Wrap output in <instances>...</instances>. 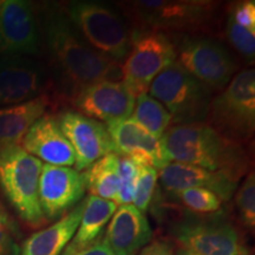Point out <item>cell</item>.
Masks as SVG:
<instances>
[{"label": "cell", "instance_id": "cell-13", "mask_svg": "<svg viewBox=\"0 0 255 255\" xmlns=\"http://www.w3.org/2000/svg\"><path fill=\"white\" fill-rule=\"evenodd\" d=\"M49 84L44 65L26 56H0V107L20 104L43 95Z\"/></svg>", "mask_w": 255, "mask_h": 255}, {"label": "cell", "instance_id": "cell-1", "mask_svg": "<svg viewBox=\"0 0 255 255\" xmlns=\"http://www.w3.org/2000/svg\"><path fill=\"white\" fill-rule=\"evenodd\" d=\"M43 28L51 63L70 97L81 88L94 83L122 79V65L89 45L63 8L49 6Z\"/></svg>", "mask_w": 255, "mask_h": 255}, {"label": "cell", "instance_id": "cell-17", "mask_svg": "<svg viewBox=\"0 0 255 255\" xmlns=\"http://www.w3.org/2000/svg\"><path fill=\"white\" fill-rule=\"evenodd\" d=\"M21 148L45 164L72 167L76 156L60 130L55 115L45 114L30 128L21 141Z\"/></svg>", "mask_w": 255, "mask_h": 255}, {"label": "cell", "instance_id": "cell-22", "mask_svg": "<svg viewBox=\"0 0 255 255\" xmlns=\"http://www.w3.org/2000/svg\"><path fill=\"white\" fill-rule=\"evenodd\" d=\"M82 218L72 240L64 250V253L78 255L103 237L105 226L116 212L117 205L113 201L96 196H88L83 201Z\"/></svg>", "mask_w": 255, "mask_h": 255}, {"label": "cell", "instance_id": "cell-36", "mask_svg": "<svg viewBox=\"0 0 255 255\" xmlns=\"http://www.w3.org/2000/svg\"><path fill=\"white\" fill-rule=\"evenodd\" d=\"M62 255H70V254H66V253H64V252H63V253H62Z\"/></svg>", "mask_w": 255, "mask_h": 255}, {"label": "cell", "instance_id": "cell-20", "mask_svg": "<svg viewBox=\"0 0 255 255\" xmlns=\"http://www.w3.org/2000/svg\"><path fill=\"white\" fill-rule=\"evenodd\" d=\"M83 207L81 202L53 225L30 235L20 246L19 255H62L77 231Z\"/></svg>", "mask_w": 255, "mask_h": 255}, {"label": "cell", "instance_id": "cell-2", "mask_svg": "<svg viewBox=\"0 0 255 255\" xmlns=\"http://www.w3.org/2000/svg\"><path fill=\"white\" fill-rule=\"evenodd\" d=\"M159 144L168 163L195 165L239 181L251 170V155L245 145L226 138L206 122L170 126Z\"/></svg>", "mask_w": 255, "mask_h": 255}, {"label": "cell", "instance_id": "cell-23", "mask_svg": "<svg viewBox=\"0 0 255 255\" xmlns=\"http://www.w3.org/2000/svg\"><path fill=\"white\" fill-rule=\"evenodd\" d=\"M120 157L117 152H110L85 169L83 174L87 190L90 191L91 196L116 202L120 182Z\"/></svg>", "mask_w": 255, "mask_h": 255}, {"label": "cell", "instance_id": "cell-5", "mask_svg": "<svg viewBox=\"0 0 255 255\" xmlns=\"http://www.w3.org/2000/svg\"><path fill=\"white\" fill-rule=\"evenodd\" d=\"M207 124L240 144H248L255 131V71L242 70L209 104Z\"/></svg>", "mask_w": 255, "mask_h": 255}, {"label": "cell", "instance_id": "cell-33", "mask_svg": "<svg viewBox=\"0 0 255 255\" xmlns=\"http://www.w3.org/2000/svg\"><path fill=\"white\" fill-rule=\"evenodd\" d=\"M78 255H115L114 252L108 246L104 235L96 244L92 245L85 251H83Z\"/></svg>", "mask_w": 255, "mask_h": 255}, {"label": "cell", "instance_id": "cell-9", "mask_svg": "<svg viewBox=\"0 0 255 255\" xmlns=\"http://www.w3.org/2000/svg\"><path fill=\"white\" fill-rule=\"evenodd\" d=\"M176 62L212 92L227 87L239 70L229 51L208 37L184 36L176 45Z\"/></svg>", "mask_w": 255, "mask_h": 255}, {"label": "cell", "instance_id": "cell-25", "mask_svg": "<svg viewBox=\"0 0 255 255\" xmlns=\"http://www.w3.org/2000/svg\"><path fill=\"white\" fill-rule=\"evenodd\" d=\"M137 176L135 182L132 206H135L143 214L150 208L157 187L158 171L151 165L136 161Z\"/></svg>", "mask_w": 255, "mask_h": 255}, {"label": "cell", "instance_id": "cell-4", "mask_svg": "<svg viewBox=\"0 0 255 255\" xmlns=\"http://www.w3.org/2000/svg\"><path fill=\"white\" fill-rule=\"evenodd\" d=\"M63 11L87 43L122 65L131 46L132 31L110 6L100 1H69Z\"/></svg>", "mask_w": 255, "mask_h": 255}, {"label": "cell", "instance_id": "cell-27", "mask_svg": "<svg viewBox=\"0 0 255 255\" xmlns=\"http://www.w3.org/2000/svg\"><path fill=\"white\" fill-rule=\"evenodd\" d=\"M235 206L239 218L245 227L253 231L255 227V176L254 171L247 174L244 182L235 191Z\"/></svg>", "mask_w": 255, "mask_h": 255}, {"label": "cell", "instance_id": "cell-19", "mask_svg": "<svg viewBox=\"0 0 255 255\" xmlns=\"http://www.w3.org/2000/svg\"><path fill=\"white\" fill-rule=\"evenodd\" d=\"M148 219L135 206H120L108 225L104 239L115 255H136L152 241Z\"/></svg>", "mask_w": 255, "mask_h": 255}, {"label": "cell", "instance_id": "cell-28", "mask_svg": "<svg viewBox=\"0 0 255 255\" xmlns=\"http://www.w3.org/2000/svg\"><path fill=\"white\" fill-rule=\"evenodd\" d=\"M225 31L226 37L234 50L248 63H253L255 58V33L238 25L229 14Z\"/></svg>", "mask_w": 255, "mask_h": 255}, {"label": "cell", "instance_id": "cell-21", "mask_svg": "<svg viewBox=\"0 0 255 255\" xmlns=\"http://www.w3.org/2000/svg\"><path fill=\"white\" fill-rule=\"evenodd\" d=\"M49 107V95L43 94L24 103L0 108V146L20 145L30 128Z\"/></svg>", "mask_w": 255, "mask_h": 255}, {"label": "cell", "instance_id": "cell-29", "mask_svg": "<svg viewBox=\"0 0 255 255\" xmlns=\"http://www.w3.org/2000/svg\"><path fill=\"white\" fill-rule=\"evenodd\" d=\"M121 156V155H120ZM137 176V165L135 159L121 156L119 169V191H117L116 205H131L135 193V182Z\"/></svg>", "mask_w": 255, "mask_h": 255}, {"label": "cell", "instance_id": "cell-8", "mask_svg": "<svg viewBox=\"0 0 255 255\" xmlns=\"http://www.w3.org/2000/svg\"><path fill=\"white\" fill-rule=\"evenodd\" d=\"M176 60V45L167 33L135 28L122 63V82L135 97L146 94L151 82Z\"/></svg>", "mask_w": 255, "mask_h": 255}, {"label": "cell", "instance_id": "cell-11", "mask_svg": "<svg viewBox=\"0 0 255 255\" xmlns=\"http://www.w3.org/2000/svg\"><path fill=\"white\" fill-rule=\"evenodd\" d=\"M56 119L75 152L76 170H85L103 156L116 152L104 123L75 110L62 111Z\"/></svg>", "mask_w": 255, "mask_h": 255}, {"label": "cell", "instance_id": "cell-34", "mask_svg": "<svg viewBox=\"0 0 255 255\" xmlns=\"http://www.w3.org/2000/svg\"><path fill=\"white\" fill-rule=\"evenodd\" d=\"M175 255H200V254L195 253V252H191L189 250H186V248L178 247L177 251L175 252Z\"/></svg>", "mask_w": 255, "mask_h": 255}, {"label": "cell", "instance_id": "cell-3", "mask_svg": "<svg viewBox=\"0 0 255 255\" xmlns=\"http://www.w3.org/2000/svg\"><path fill=\"white\" fill-rule=\"evenodd\" d=\"M41 168L43 162L21 145L0 146V188L19 219L32 229L47 222L38 196Z\"/></svg>", "mask_w": 255, "mask_h": 255}, {"label": "cell", "instance_id": "cell-10", "mask_svg": "<svg viewBox=\"0 0 255 255\" xmlns=\"http://www.w3.org/2000/svg\"><path fill=\"white\" fill-rule=\"evenodd\" d=\"M170 234L178 247L200 255H250L238 229L221 219L184 216L173 222Z\"/></svg>", "mask_w": 255, "mask_h": 255}, {"label": "cell", "instance_id": "cell-14", "mask_svg": "<svg viewBox=\"0 0 255 255\" xmlns=\"http://www.w3.org/2000/svg\"><path fill=\"white\" fill-rule=\"evenodd\" d=\"M71 102L77 113L108 123L129 119L136 97L122 81L98 82L76 91Z\"/></svg>", "mask_w": 255, "mask_h": 255}, {"label": "cell", "instance_id": "cell-15", "mask_svg": "<svg viewBox=\"0 0 255 255\" xmlns=\"http://www.w3.org/2000/svg\"><path fill=\"white\" fill-rule=\"evenodd\" d=\"M0 34L4 55L39 52L40 32L33 6L26 0H0Z\"/></svg>", "mask_w": 255, "mask_h": 255}, {"label": "cell", "instance_id": "cell-16", "mask_svg": "<svg viewBox=\"0 0 255 255\" xmlns=\"http://www.w3.org/2000/svg\"><path fill=\"white\" fill-rule=\"evenodd\" d=\"M158 180L169 194L177 195L189 188H205L216 194L222 201L232 199L240 182L227 174L177 162H170L159 169Z\"/></svg>", "mask_w": 255, "mask_h": 255}, {"label": "cell", "instance_id": "cell-35", "mask_svg": "<svg viewBox=\"0 0 255 255\" xmlns=\"http://www.w3.org/2000/svg\"><path fill=\"white\" fill-rule=\"evenodd\" d=\"M0 49H1V34H0Z\"/></svg>", "mask_w": 255, "mask_h": 255}, {"label": "cell", "instance_id": "cell-30", "mask_svg": "<svg viewBox=\"0 0 255 255\" xmlns=\"http://www.w3.org/2000/svg\"><path fill=\"white\" fill-rule=\"evenodd\" d=\"M18 226L0 200V255H19Z\"/></svg>", "mask_w": 255, "mask_h": 255}, {"label": "cell", "instance_id": "cell-32", "mask_svg": "<svg viewBox=\"0 0 255 255\" xmlns=\"http://www.w3.org/2000/svg\"><path fill=\"white\" fill-rule=\"evenodd\" d=\"M139 255H175V250L170 242L155 240L146 245Z\"/></svg>", "mask_w": 255, "mask_h": 255}, {"label": "cell", "instance_id": "cell-7", "mask_svg": "<svg viewBox=\"0 0 255 255\" xmlns=\"http://www.w3.org/2000/svg\"><path fill=\"white\" fill-rule=\"evenodd\" d=\"M149 94L171 116V126L205 123L213 92L176 60L151 82Z\"/></svg>", "mask_w": 255, "mask_h": 255}, {"label": "cell", "instance_id": "cell-31", "mask_svg": "<svg viewBox=\"0 0 255 255\" xmlns=\"http://www.w3.org/2000/svg\"><path fill=\"white\" fill-rule=\"evenodd\" d=\"M229 15L240 26L255 33V2L241 1L232 7Z\"/></svg>", "mask_w": 255, "mask_h": 255}, {"label": "cell", "instance_id": "cell-6", "mask_svg": "<svg viewBox=\"0 0 255 255\" xmlns=\"http://www.w3.org/2000/svg\"><path fill=\"white\" fill-rule=\"evenodd\" d=\"M130 21L141 30L196 32L213 24L215 4L196 0H135L120 4Z\"/></svg>", "mask_w": 255, "mask_h": 255}, {"label": "cell", "instance_id": "cell-18", "mask_svg": "<svg viewBox=\"0 0 255 255\" xmlns=\"http://www.w3.org/2000/svg\"><path fill=\"white\" fill-rule=\"evenodd\" d=\"M104 124L119 155L151 165L157 171L168 164L159 139L151 136L131 117Z\"/></svg>", "mask_w": 255, "mask_h": 255}, {"label": "cell", "instance_id": "cell-24", "mask_svg": "<svg viewBox=\"0 0 255 255\" xmlns=\"http://www.w3.org/2000/svg\"><path fill=\"white\" fill-rule=\"evenodd\" d=\"M131 119L144 128L156 139L161 138L165 130L171 126L170 114L158 101L148 94H142L136 97Z\"/></svg>", "mask_w": 255, "mask_h": 255}, {"label": "cell", "instance_id": "cell-12", "mask_svg": "<svg viewBox=\"0 0 255 255\" xmlns=\"http://www.w3.org/2000/svg\"><path fill=\"white\" fill-rule=\"evenodd\" d=\"M87 191L84 174L71 167L43 164L38 186L40 208L47 221L63 218L79 205Z\"/></svg>", "mask_w": 255, "mask_h": 255}, {"label": "cell", "instance_id": "cell-26", "mask_svg": "<svg viewBox=\"0 0 255 255\" xmlns=\"http://www.w3.org/2000/svg\"><path fill=\"white\" fill-rule=\"evenodd\" d=\"M182 205L196 214H213L221 209L222 200L205 188H189L176 195Z\"/></svg>", "mask_w": 255, "mask_h": 255}]
</instances>
